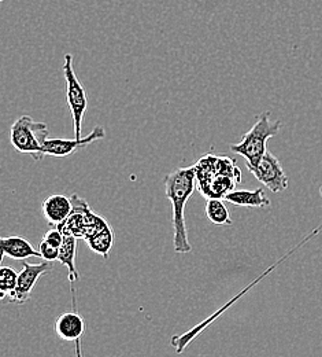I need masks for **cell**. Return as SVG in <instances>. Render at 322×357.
<instances>
[{"mask_svg": "<svg viewBox=\"0 0 322 357\" xmlns=\"http://www.w3.org/2000/svg\"><path fill=\"white\" fill-rule=\"evenodd\" d=\"M165 195L172 202L173 209V246L176 253L186 255L192 250L188 241V231L185 224V205L196 188L195 168H177L168 174L165 178Z\"/></svg>", "mask_w": 322, "mask_h": 357, "instance_id": "cell-1", "label": "cell"}, {"mask_svg": "<svg viewBox=\"0 0 322 357\" xmlns=\"http://www.w3.org/2000/svg\"><path fill=\"white\" fill-rule=\"evenodd\" d=\"M281 121H272L271 113L265 112L258 116L255 124L248 132L241 136V142L230 144V151L241 155L245 160L248 171L257 168L262 157L268 153V140L280 132Z\"/></svg>", "mask_w": 322, "mask_h": 357, "instance_id": "cell-2", "label": "cell"}, {"mask_svg": "<svg viewBox=\"0 0 322 357\" xmlns=\"http://www.w3.org/2000/svg\"><path fill=\"white\" fill-rule=\"evenodd\" d=\"M46 123L35 121L29 116H21L10 130V143L22 154H31L36 161L43 160V146L49 139Z\"/></svg>", "mask_w": 322, "mask_h": 357, "instance_id": "cell-3", "label": "cell"}, {"mask_svg": "<svg viewBox=\"0 0 322 357\" xmlns=\"http://www.w3.org/2000/svg\"><path fill=\"white\" fill-rule=\"evenodd\" d=\"M63 76L66 83V100L73 117V127H74V137L81 139V126L86 110L88 107V96L84 87L81 86L80 80L73 68V55H65L63 63Z\"/></svg>", "mask_w": 322, "mask_h": 357, "instance_id": "cell-4", "label": "cell"}, {"mask_svg": "<svg viewBox=\"0 0 322 357\" xmlns=\"http://www.w3.org/2000/svg\"><path fill=\"white\" fill-rule=\"evenodd\" d=\"M258 181H261L265 187H268L272 192H281L288 188V176L280 162L271 151H268L257 168L250 171Z\"/></svg>", "mask_w": 322, "mask_h": 357, "instance_id": "cell-5", "label": "cell"}, {"mask_svg": "<svg viewBox=\"0 0 322 357\" xmlns=\"http://www.w3.org/2000/svg\"><path fill=\"white\" fill-rule=\"evenodd\" d=\"M106 137V131L103 127H95L92 132L81 137V139H61V137H54V139H48L45 146H43V157L51 155V157H69L73 153L84 149L86 146L91 144L96 140H102Z\"/></svg>", "mask_w": 322, "mask_h": 357, "instance_id": "cell-6", "label": "cell"}, {"mask_svg": "<svg viewBox=\"0 0 322 357\" xmlns=\"http://www.w3.org/2000/svg\"><path fill=\"white\" fill-rule=\"evenodd\" d=\"M49 271V263L43 261L40 264H29L22 261V271L18 273V284L15 291L10 296V301L15 304H25L38 283V280Z\"/></svg>", "mask_w": 322, "mask_h": 357, "instance_id": "cell-7", "label": "cell"}, {"mask_svg": "<svg viewBox=\"0 0 322 357\" xmlns=\"http://www.w3.org/2000/svg\"><path fill=\"white\" fill-rule=\"evenodd\" d=\"M72 209H73L72 199L61 194L48 197L42 204V212L45 219L48 223L55 227L62 225L69 219Z\"/></svg>", "mask_w": 322, "mask_h": 357, "instance_id": "cell-8", "label": "cell"}, {"mask_svg": "<svg viewBox=\"0 0 322 357\" xmlns=\"http://www.w3.org/2000/svg\"><path fill=\"white\" fill-rule=\"evenodd\" d=\"M54 330L62 341H79L86 331V323L77 312L62 313L55 321Z\"/></svg>", "mask_w": 322, "mask_h": 357, "instance_id": "cell-9", "label": "cell"}, {"mask_svg": "<svg viewBox=\"0 0 322 357\" xmlns=\"http://www.w3.org/2000/svg\"><path fill=\"white\" fill-rule=\"evenodd\" d=\"M1 245V257H11L13 260H25L29 257H40L42 255L39 250H36L25 238L22 236H3L0 239Z\"/></svg>", "mask_w": 322, "mask_h": 357, "instance_id": "cell-10", "label": "cell"}, {"mask_svg": "<svg viewBox=\"0 0 322 357\" xmlns=\"http://www.w3.org/2000/svg\"><path fill=\"white\" fill-rule=\"evenodd\" d=\"M224 199L243 208H268L272 205L271 199L264 194V188L233 190Z\"/></svg>", "mask_w": 322, "mask_h": 357, "instance_id": "cell-11", "label": "cell"}, {"mask_svg": "<svg viewBox=\"0 0 322 357\" xmlns=\"http://www.w3.org/2000/svg\"><path fill=\"white\" fill-rule=\"evenodd\" d=\"M63 243L59 249V259L58 261L67 268V276L70 283L73 284L80 279V273L76 269V250H77V238L72 234H63Z\"/></svg>", "mask_w": 322, "mask_h": 357, "instance_id": "cell-12", "label": "cell"}, {"mask_svg": "<svg viewBox=\"0 0 322 357\" xmlns=\"http://www.w3.org/2000/svg\"><path fill=\"white\" fill-rule=\"evenodd\" d=\"M87 243L92 252L107 259L114 243V232L110 224L106 223L100 229H97L92 236L87 239Z\"/></svg>", "mask_w": 322, "mask_h": 357, "instance_id": "cell-13", "label": "cell"}, {"mask_svg": "<svg viewBox=\"0 0 322 357\" xmlns=\"http://www.w3.org/2000/svg\"><path fill=\"white\" fill-rule=\"evenodd\" d=\"M206 216L216 225H230L233 223L230 219V212L223 199H207L206 202Z\"/></svg>", "mask_w": 322, "mask_h": 357, "instance_id": "cell-14", "label": "cell"}, {"mask_svg": "<svg viewBox=\"0 0 322 357\" xmlns=\"http://www.w3.org/2000/svg\"><path fill=\"white\" fill-rule=\"evenodd\" d=\"M18 284V273L14 268H0V298H6V296H11Z\"/></svg>", "mask_w": 322, "mask_h": 357, "instance_id": "cell-15", "label": "cell"}, {"mask_svg": "<svg viewBox=\"0 0 322 357\" xmlns=\"http://www.w3.org/2000/svg\"><path fill=\"white\" fill-rule=\"evenodd\" d=\"M39 252L42 255V259L47 261V263L58 261V259H59V249L51 246L49 243H47L46 241H43V239H42V242L39 245Z\"/></svg>", "mask_w": 322, "mask_h": 357, "instance_id": "cell-16", "label": "cell"}, {"mask_svg": "<svg viewBox=\"0 0 322 357\" xmlns=\"http://www.w3.org/2000/svg\"><path fill=\"white\" fill-rule=\"evenodd\" d=\"M63 238H65L63 232L58 227H54V228L47 231L45 236H43V241H46L47 243H49L54 248L61 249V246L63 243Z\"/></svg>", "mask_w": 322, "mask_h": 357, "instance_id": "cell-17", "label": "cell"}, {"mask_svg": "<svg viewBox=\"0 0 322 357\" xmlns=\"http://www.w3.org/2000/svg\"><path fill=\"white\" fill-rule=\"evenodd\" d=\"M76 356L83 357V352H81V340L76 341Z\"/></svg>", "mask_w": 322, "mask_h": 357, "instance_id": "cell-18", "label": "cell"}, {"mask_svg": "<svg viewBox=\"0 0 322 357\" xmlns=\"http://www.w3.org/2000/svg\"><path fill=\"white\" fill-rule=\"evenodd\" d=\"M1 1H3V0H1Z\"/></svg>", "mask_w": 322, "mask_h": 357, "instance_id": "cell-19", "label": "cell"}]
</instances>
